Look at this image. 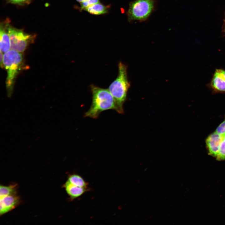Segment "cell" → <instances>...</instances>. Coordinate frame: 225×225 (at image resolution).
<instances>
[{
    "mask_svg": "<svg viewBox=\"0 0 225 225\" xmlns=\"http://www.w3.org/2000/svg\"><path fill=\"white\" fill-rule=\"evenodd\" d=\"M92 93V102L89 109L84 114V117L97 118L102 112L110 109L117 111L114 99L108 89L90 85Z\"/></svg>",
    "mask_w": 225,
    "mask_h": 225,
    "instance_id": "obj_1",
    "label": "cell"
},
{
    "mask_svg": "<svg viewBox=\"0 0 225 225\" xmlns=\"http://www.w3.org/2000/svg\"><path fill=\"white\" fill-rule=\"evenodd\" d=\"M118 66V76L111 83L108 89L115 101L116 111L120 114H123L124 112L123 105L127 99L130 83L128 80L127 66L120 62Z\"/></svg>",
    "mask_w": 225,
    "mask_h": 225,
    "instance_id": "obj_2",
    "label": "cell"
},
{
    "mask_svg": "<svg viewBox=\"0 0 225 225\" xmlns=\"http://www.w3.org/2000/svg\"><path fill=\"white\" fill-rule=\"evenodd\" d=\"M3 65L7 71L6 87L10 95L12 91L15 78L21 69L22 57L20 52L9 50L3 54Z\"/></svg>",
    "mask_w": 225,
    "mask_h": 225,
    "instance_id": "obj_3",
    "label": "cell"
},
{
    "mask_svg": "<svg viewBox=\"0 0 225 225\" xmlns=\"http://www.w3.org/2000/svg\"><path fill=\"white\" fill-rule=\"evenodd\" d=\"M155 0H134L129 5L128 11L129 21L146 20L154 10Z\"/></svg>",
    "mask_w": 225,
    "mask_h": 225,
    "instance_id": "obj_4",
    "label": "cell"
},
{
    "mask_svg": "<svg viewBox=\"0 0 225 225\" xmlns=\"http://www.w3.org/2000/svg\"><path fill=\"white\" fill-rule=\"evenodd\" d=\"M5 26L9 37L11 49L20 52H23L35 38V35L26 33L22 30L13 27L8 23Z\"/></svg>",
    "mask_w": 225,
    "mask_h": 225,
    "instance_id": "obj_5",
    "label": "cell"
},
{
    "mask_svg": "<svg viewBox=\"0 0 225 225\" xmlns=\"http://www.w3.org/2000/svg\"><path fill=\"white\" fill-rule=\"evenodd\" d=\"M0 197V215H3L14 209L20 202V198L17 194Z\"/></svg>",
    "mask_w": 225,
    "mask_h": 225,
    "instance_id": "obj_6",
    "label": "cell"
},
{
    "mask_svg": "<svg viewBox=\"0 0 225 225\" xmlns=\"http://www.w3.org/2000/svg\"><path fill=\"white\" fill-rule=\"evenodd\" d=\"M208 86L215 92H225V78L222 69L215 70Z\"/></svg>",
    "mask_w": 225,
    "mask_h": 225,
    "instance_id": "obj_7",
    "label": "cell"
},
{
    "mask_svg": "<svg viewBox=\"0 0 225 225\" xmlns=\"http://www.w3.org/2000/svg\"><path fill=\"white\" fill-rule=\"evenodd\" d=\"M222 137V135L218 133L215 131L208 137L206 140V143L210 155L217 158Z\"/></svg>",
    "mask_w": 225,
    "mask_h": 225,
    "instance_id": "obj_8",
    "label": "cell"
},
{
    "mask_svg": "<svg viewBox=\"0 0 225 225\" xmlns=\"http://www.w3.org/2000/svg\"><path fill=\"white\" fill-rule=\"evenodd\" d=\"M63 187L64 188L71 201L81 197L90 190L88 188H84L73 185L68 180L63 185Z\"/></svg>",
    "mask_w": 225,
    "mask_h": 225,
    "instance_id": "obj_9",
    "label": "cell"
},
{
    "mask_svg": "<svg viewBox=\"0 0 225 225\" xmlns=\"http://www.w3.org/2000/svg\"><path fill=\"white\" fill-rule=\"evenodd\" d=\"M0 33V50L4 53L10 48V38L5 25H1Z\"/></svg>",
    "mask_w": 225,
    "mask_h": 225,
    "instance_id": "obj_10",
    "label": "cell"
},
{
    "mask_svg": "<svg viewBox=\"0 0 225 225\" xmlns=\"http://www.w3.org/2000/svg\"><path fill=\"white\" fill-rule=\"evenodd\" d=\"M67 180L72 184L78 186L88 188V183L80 175L73 174L69 175Z\"/></svg>",
    "mask_w": 225,
    "mask_h": 225,
    "instance_id": "obj_11",
    "label": "cell"
},
{
    "mask_svg": "<svg viewBox=\"0 0 225 225\" xmlns=\"http://www.w3.org/2000/svg\"><path fill=\"white\" fill-rule=\"evenodd\" d=\"M84 10L91 14L99 15L107 13L108 8L99 2L86 8Z\"/></svg>",
    "mask_w": 225,
    "mask_h": 225,
    "instance_id": "obj_12",
    "label": "cell"
},
{
    "mask_svg": "<svg viewBox=\"0 0 225 225\" xmlns=\"http://www.w3.org/2000/svg\"><path fill=\"white\" fill-rule=\"evenodd\" d=\"M17 184H14L8 186L0 185V197L17 194Z\"/></svg>",
    "mask_w": 225,
    "mask_h": 225,
    "instance_id": "obj_13",
    "label": "cell"
},
{
    "mask_svg": "<svg viewBox=\"0 0 225 225\" xmlns=\"http://www.w3.org/2000/svg\"><path fill=\"white\" fill-rule=\"evenodd\" d=\"M222 135L218 154L216 158L218 160H225V134Z\"/></svg>",
    "mask_w": 225,
    "mask_h": 225,
    "instance_id": "obj_14",
    "label": "cell"
},
{
    "mask_svg": "<svg viewBox=\"0 0 225 225\" xmlns=\"http://www.w3.org/2000/svg\"><path fill=\"white\" fill-rule=\"evenodd\" d=\"M99 2V0H86L81 2V8L84 10L86 8Z\"/></svg>",
    "mask_w": 225,
    "mask_h": 225,
    "instance_id": "obj_15",
    "label": "cell"
},
{
    "mask_svg": "<svg viewBox=\"0 0 225 225\" xmlns=\"http://www.w3.org/2000/svg\"><path fill=\"white\" fill-rule=\"evenodd\" d=\"M215 132L221 135L225 134V119L218 127Z\"/></svg>",
    "mask_w": 225,
    "mask_h": 225,
    "instance_id": "obj_16",
    "label": "cell"
},
{
    "mask_svg": "<svg viewBox=\"0 0 225 225\" xmlns=\"http://www.w3.org/2000/svg\"><path fill=\"white\" fill-rule=\"evenodd\" d=\"M10 2L18 4H23L27 3L30 0H8Z\"/></svg>",
    "mask_w": 225,
    "mask_h": 225,
    "instance_id": "obj_17",
    "label": "cell"
},
{
    "mask_svg": "<svg viewBox=\"0 0 225 225\" xmlns=\"http://www.w3.org/2000/svg\"><path fill=\"white\" fill-rule=\"evenodd\" d=\"M0 65L1 67H3V53L0 51Z\"/></svg>",
    "mask_w": 225,
    "mask_h": 225,
    "instance_id": "obj_18",
    "label": "cell"
},
{
    "mask_svg": "<svg viewBox=\"0 0 225 225\" xmlns=\"http://www.w3.org/2000/svg\"><path fill=\"white\" fill-rule=\"evenodd\" d=\"M76 0L79 2H82L85 1L86 0Z\"/></svg>",
    "mask_w": 225,
    "mask_h": 225,
    "instance_id": "obj_19",
    "label": "cell"
},
{
    "mask_svg": "<svg viewBox=\"0 0 225 225\" xmlns=\"http://www.w3.org/2000/svg\"><path fill=\"white\" fill-rule=\"evenodd\" d=\"M222 72L223 74L224 75V76L225 78V70H223V69H222Z\"/></svg>",
    "mask_w": 225,
    "mask_h": 225,
    "instance_id": "obj_20",
    "label": "cell"
}]
</instances>
